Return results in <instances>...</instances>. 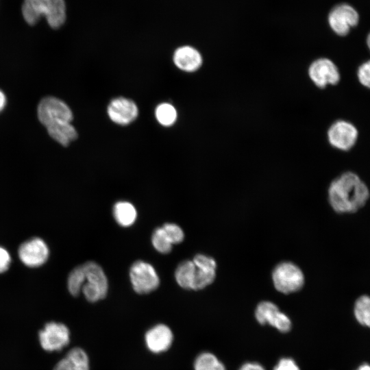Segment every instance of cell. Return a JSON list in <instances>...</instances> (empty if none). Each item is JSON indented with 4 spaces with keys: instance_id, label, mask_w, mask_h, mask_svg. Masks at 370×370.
Returning <instances> with one entry per match:
<instances>
[{
    "instance_id": "18",
    "label": "cell",
    "mask_w": 370,
    "mask_h": 370,
    "mask_svg": "<svg viewBox=\"0 0 370 370\" xmlns=\"http://www.w3.org/2000/svg\"><path fill=\"white\" fill-rule=\"evenodd\" d=\"M116 221L121 226L129 227L136 221L137 212L134 206L127 201H119L113 208Z\"/></svg>"
},
{
    "instance_id": "15",
    "label": "cell",
    "mask_w": 370,
    "mask_h": 370,
    "mask_svg": "<svg viewBox=\"0 0 370 370\" xmlns=\"http://www.w3.org/2000/svg\"><path fill=\"white\" fill-rule=\"evenodd\" d=\"M43 16L48 25L53 28L60 27L66 18V6L64 0H42Z\"/></svg>"
},
{
    "instance_id": "11",
    "label": "cell",
    "mask_w": 370,
    "mask_h": 370,
    "mask_svg": "<svg viewBox=\"0 0 370 370\" xmlns=\"http://www.w3.org/2000/svg\"><path fill=\"white\" fill-rule=\"evenodd\" d=\"M107 112L110 119L114 123L126 125L137 118L138 109L136 104L131 99L118 97L110 101Z\"/></svg>"
},
{
    "instance_id": "4",
    "label": "cell",
    "mask_w": 370,
    "mask_h": 370,
    "mask_svg": "<svg viewBox=\"0 0 370 370\" xmlns=\"http://www.w3.org/2000/svg\"><path fill=\"white\" fill-rule=\"evenodd\" d=\"M358 11L347 3H341L334 6L329 12L328 22L331 29L337 35L344 36L359 22Z\"/></svg>"
},
{
    "instance_id": "29",
    "label": "cell",
    "mask_w": 370,
    "mask_h": 370,
    "mask_svg": "<svg viewBox=\"0 0 370 370\" xmlns=\"http://www.w3.org/2000/svg\"><path fill=\"white\" fill-rule=\"evenodd\" d=\"M11 256L8 251L0 246V273L6 271L11 263Z\"/></svg>"
},
{
    "instance_id": "26",
    "label": "cell",
    "mask_w": 370,
    "mask_h": 370,
    "mask_svg": "<svg viewBox=\"0 0 370 370\" xmlns=\"http://www.w3.org/2000/svg\"><path fill=\"white\" fill-rule=\"evenodd\" d=\"M162 228L172 245L180 243L184 240V232L177 225L165 223Z\"/></svg>"
},
{
    "instance_id": "2",
    "label": "cell",
    "mask_w": 370,
    "mask_h": 370,
    "mask_svg": "<svg viewBox=\"0 0 370 370\" xmlns=\"http://www.w3.org/2000/svg\"><path fill=\"white\" fill-rule=\"evenodd\" d=\"M40 122L46 127L60 122H71L73 112L69 106L61 99L51 96L42 98L37 108Z\"/></svg>"
},
{
    "instance_id": "6",
    "label": "cell",
    "mask_w": 370,
    "mask_h": 370,
    "mask_svg": "<svg viewBox=\"0 0 370 370\" xmlns=\"http://www.w3.org/2000/svg\"><path fill=\"white\" fill-rule=\"evenodd\" d=\"M18 255L23 264L29 267H38L48 260L49 249L40 238L34 237L23 243L18 249Z\"/></svg>"
},
{
    "instance_id": "7",
    "label": "cell",
    "mask_w": 370,
    "mask_h": 370,
    "mask_svg": "<svg viewBox=\"0 0 370 370\" xmlns=\"http://www.w3.org/2000/svg\"><path fill=\"white\" fill-rule=\"evenodd\" d=\"M42 347L48 352L60 351L70 341V331L61 323L49 322L39 332Z\"/></svg>"
},
{
    "instance_id": "3",
    "label": "cell",
    "mask_w": 370,
    "mask_h": 370,
    "mask_svg": "<svg viewBox=\"0 0 370 370\" xmlns=\"http://www.w3.org/2000/svg\"><path fill=\"white\" fill-rule=\"evenodd\" d=\"M272 279L275 288L284 294L299 291L304 284V276L301 270L290 262L277 265L273 271Z\"/></svg>"
},
{
    "instance_id": "5",
    "label": "cell",
    "mask_w": 370,
    "mask_h": 370,
    "mask_svg": "<svg viewBox=\"0 0 370 370\" xmlns=\"http://www.w3.org/2000/svg\"><path fill=\"white\" fill-rule=\"evenodd\" d=\"M130 278L134 291L138 294H147L159 286L160 280L155 269L142 260L136 261L130 270Z\"/></svg>"
},
{
    "instance_id": "19",
    "label": "cell",
    "mask_w": 370,
    "mask_h": 370,
    "mask_svg": "<svg viewBox=\"0 0 370 370\" xmlns=\"http://www.w3.org/2000/svg\"><path fill=\"white\" fill-rule=\"evenodd\" d=\"M21 12L27 24H36L43 17L42 0H23Z\"/></svg>"
},
{
    "instance_id": "12",
    "label": "cell",
    "mask_w": 370,
    "mask_h": 370,
    "mask_svg": "<svg viewBox=\"0 0 370 370\" xmlns=\"http://www.w3.org/2000/svg\"><path fill=\"white\" fill-rule=\"evenodd\" d=\"M193 262L195 271L191 290L198 291L212 283L215 278L217 264L212 258L203 254L196 255Z\"/></svg>"
},
{
    "instance_id": "10",
    "label": "cell",
    "mask_w": 370,
    "mask_h": 370,
    "mask_svg": "<svg viewBox=\"0 0 370 370\" xmlns=\"http://www.w3.org/2000/svg\"><path fill=\"white\" fill-rule=\"evenodd\" d=\"M358 136L356 128L345 121L334 123L328 130V138L331 145L341 150L349 149Z\"/></svg>"
},
{
    "instance_id": "23",
    "label": "cell",
    "mask_w": 370,
    "mask_h": 370,
    "mask_svg": "<svg viewBox=\"0 0 370 370\" xmlns=\"http://www.w3.org/2000/svg\"><path fill=\"white\" fill-rule=\"evenodd\" d=\"M155 114L157 121L163 126H171L177 119V111L169 103H162L158 106Z\"/></svg>"
},
{
    "instance_id": "14",
    "label": "cell",
    "mask_w": 370,
    "mask_h": 370,
    "mask_svg": "<svg viewBox=\"0 0 370 370\" xmlns=\"http://www.w3.org/2000/svg\"><path fill=\"white\" fill-rule=\"evenodd\" d=\"M173 62L180 70L192 73L197 71L201 66L203 58L197 49L192 46L184 45L178 47L175 51Z\"/></svg>"
},
{
    "instance_id": "22",
    "label": "cell",
    "mask_w": 370,
    "mask_h": 370,
    "mask_svg": "<svg viewBox=\"0 0 370 370\" xmlns=\"http://www.w3.org/2000/svg\"><path fill=\"white\" fill-rule=\"evenodd\" d=\"M354 312L360 324L370 328V297L362 295L358 298L354 305Z\"/></svg>"
},
{
    "instance_id": "20",
    "label": "cell",
    "mask_w": 370,
    "mask_h": 370,
    "mask_svg": "<svg viewBox=\"0 0 370 370\" xmlns=\"http://www.w3.org/2000/svg\"><path fill=\"white\" fill-rule=\"evenodd\" d=\"M195 271V265L193 260L182 262L175 272L176 282L183 288L191 289Z\"/></svg>"
},
{
    "instance_id": "28",
    "label": "cell",
    "mask_w": 370,
    "mask_h": 370,
    "mask_svg": "<svg viewBox=\"0 0 370 370\" xmlns=\"http://www.w3.org/2000/svg\"><path fill=\"white\" fill-rule=\"evenodd\" d=\"M273 370H300V369L293 358L285 357L279 360Z\"/></svg>"
},
{
    "instance_id": "25",
    "label": "cell",
    "mask_w": 370,
    "mask_h": 370,
    "mask_svg": "<svg viewBox=\"0 0 370 370\" xmlns=\"http://www.w3.org/2000/svg\"><path fill=\"white\" fill-rule=\"evenodd\" d=\"M154 248L162 254H168L172 249V244L169 240L162 227L156 228L151 237Z\"/></svg>"
},
{
    "instance_id": "13",
    "label": "cell",
    "mask_w": 370,
    "mask_h": 370,
    "mask_svg": "<svg viewBox=\"0 0 370 370\" xmlns=\"http://www.w3.org/2000/svg\"><path fill=\"white\" fill-rule=\"evenodd\" d=\"M173 334L171 328L164 324H157L148 330L145 335L147 348L152 353L160 354L171 346Z\"/></svg>"
},
{
    "instance_id": "1",
    "label": "cell",
    "mask_w": 370,
    "mask_h": 370,
    "mask_svg": "<svg viewBox=\"0 0 370 370\" xmlns=\"http://www.w3.org/2000/svg\"><path fill=\"white\" fill-rule=\"evenodd\" d=\"M329 201L338 213H352L361 208L369 197L366 184L355 173L347 172L336 178L328 189Z\"/></svg>"
},
{
    "instance_id": "21",
    "label": "cell",
    "mask_w": 370,
    "mask_h": 370,
    "mask_svg": "<svg viewBox=\"0 0 370 370\" xmlns=\"http://www.w3.org/2000/svg\"><path fill=\"white\" fill-rule=\"evenodd\" d=\"M194 370H226L223 363L213 354L204 352L194 361Z\"/></svg>"
},
{
    "instance_id": "16",
    "label": "cell",
    "mask_w": 370,
    "mask_h": 370,
    "mask_svg": "<svg viewBox=\"0 0 370 370\" xmlns=\"http://www.w3.org/2000/svg\"><path fill=\"white\" fill-rule=\"evenodd\" d=\"M53 370H90L89 358L80 347H74L60 360Z\"/></svg>"
},
{
    "instance_id": "27",
    "label": "cell",
    "mask_w": 370,
    "mask_h": 370,
    "mask_svg": "<svg viewBox=\"0 0 370 370\" xmlns=\"http://www.w3.org/2000/svg\"><path fill=\"white\" fill-rule=\"evenodd\" d=\"M358 77L362 85L370 88V60L363 63L359 67Z\"/></svg>"
},
{
    "instance_id": "17",
    "label": "cell",
    "mask_w": 370,
    "mask_h": 370,
    "mask_svg": "<svg viewBox=\"0 0 370 370\" xmlns=\"http://www.w3.org/2000/svg\"><path fill=\"white\" fill-rule=\"evenodd\" d=\"M49 135L62 146H68L77 138V132L71 122H60L46 127Z\"/></svg>"
},
{
    "instance_id": "33",
    "label": "cell",
    "mask_w": 370,
    "mask_h": 370,
    "mask_svg": "<svg viewBox=\"0 0 370 370\" xmlns=\"http://www.w3.org/2000/svg\"><path fill=\"white\" fill-rule=\"evenodd\" d=\"M367 46L370 50V32L369 33L368 36H367Z\"/></svg>"
},
{
    "instance_id": "8",
    "label": "cell",
    "mask_w": 370,
    "mask_h": 370,
    "mask_svg": "<svg viewBox=\"0 0 370 370\" xmlns=\"http://www.w3.org/2000/svg\"><path fill=\"white\" fill-rule=\"evenodd\" d=\"M255 317L261 325L269 324L281 332H288L291 328L289 317L281 312L273 302L264 301L259 303L255 310Z\"/></svg>"
},
{
    "instance_id": "24",
    "label": "cell",
    "mask_w": 370,
    "mask_h": 370,
    "mask_svg": "<svg viewBox=\"0 0 370 370\" xmlns=\"http://www.w3.org/2000/svg\"><path fill=\"white\" fill-rule=\"evenodd\" d=\"M85 281L86 277L82 265L75 267L68 278L67 286L69 293L73 296H77Z\"/></svg>"
},
{
    "instance_id": "9",
    "label": "cell",
    "mask_w": 370,
    "mask_h": 370,
    "mask_svg": "<svg viewBox=\"0 0 370 370\" xmlns=\"http://www.w3.org/2000/svg\"><path fill=\"white\" fill-rule=\"evenodd\" d=\"M308 73L311 81L321 88L329 84L334 85L340 79L336 66L332 61L325 58L313 61L308 67Z\"/></svg>"
},
{
    "instance_id": "32",
    "label": "cell",
    "mask_w": 370,
    "mask_h": 370,
    "mask_svg": "<svg viewBox=\"0 0 370 370\" xmlns=\"http://www.w3.org/2000/svg\"><path fill=\"white\" fill-rule=\"evenodd\" d=\"M356 370H370V365L368 364H362Z\"/></svg>"
},
{
    "instance_id": "31",
    "label": "cell",
    "mask_w": 370,
    "mask_h": 370,
    "mask_svg": "<svg viewBox=\"0 0 370 370\" xmlns=\"http://www.w3.org/2000/svg\"><path fill=\"white\" fill-rule=\"evenodd\" d=\"M7 103L6 96L5 93L0 90V112L5 108Z\"/></svg>"
},
{
    "instance_id": "30",
    "label": "cell",
    "mask_w": 370,
    "mask_h": 370,
    "mask_svg": "<svg viewBox=\"0 0 370 370\" xmlns=\"http://www.w3.org/2000/svg\"><path fill=\"white\" fill-rule=\"evenodd\" d=\"M238 370H265L262 365L256 362L244 363Z\"/></svg>"
}]
</instances>
